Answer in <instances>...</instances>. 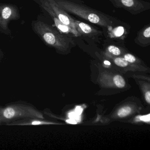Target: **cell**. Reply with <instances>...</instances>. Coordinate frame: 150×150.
<instances>
[{
	"instance_id": "obj_1",
	"label": "cell",
	"mask_w": 150,
	"mask_h": 150,
	"mask_svg": "<svg viewBox=\"0 0 150 150\" xmlns=\"http://www.w3.org/2000/svg\"><path fill=\"white\" fill-rule=\"evenodd\" d=\"M57 6L64 11L101 27L106 34L111 29L118 25H128L117 18L104 13L88 6L78 0H55Z\"/></svg>"
},
{
	"instance_id": "obj_2",
	"label": "cell",
	"mask_w": 150,
	"mask_h": 150,
	"mask_svg": "<svg viewBox=\"0 0 150 150\" xmlns=\"http://www.w3.org/2000/svg\"><path fill=\"white\" fill-rule=\"evenodd\" d=\"M31 27L35 34L49 47L64 51L74 44L73 37L60 33L57 29L40 20L33 21Z\"/></svg>"
},
{
	"instance_id": "obj_3",
	"label": "cell",
	"mask_w": 150,
	"mask_h": 150,
	"mask_svg": "<svg viewBox=\"0 0 150 150\" xmlns=\"http://www.w3.org/2000/svg\"><path fill=\"white\" fill-rule=\"evenodd\" d=\"M27 117L45 119L42 112L32 104L17 101L0 106V125Z\"/></svg>"
},
{
	"instance_id": "obj_4",
	"label": "cell",
	"mask_w": 150,
	"mask_h": 150,
	"mask_svg": "<svg viewBox=\"0 0 150 150\" xmlns=\"http://www.w3.org/2000/svg\"><path fill=\"white\" fill-rule=\"evenodd\" d=\"M21 18L18 7L12 4L0 3V32L10 35L12 31L8 27L11 21H17Z\"/></svg>"
},
{
	"instance_id": "obj_5",
	"label": "cell",
	"mask_w": 150,
	"mask_h": 150,
	"mask_svg": "<svg viewBox=\"0 0 150 150\" xmlns=\"http://www.w3.org/2000/svg\"><path fill=\"white\" fill-rule=\"evenodd\" d=\"M116 8H123L132 15L150 9V2L143 0H108Z\"/></svg>"
},
{
	"instance_id": "obj_6",
	"label": "cell",
	"mask_w": 150,
	"mask_h": 150,
	"mask_svg": "<svg viewBox=\"0 0 150 150\" xmlns=\"http://www.w3.org/2000/svg\"><path fill=\"white\" fill-rule=\"evenodd\" d=\"M75 29L78 31L80 37H84L89 39H99L103 34V31L96 28L88 23L74 19Z\"/></svg>"
},
{
	"instance_id": "obj_7",
	"label": "cell",
	"mask_w": 150,
	"mask_h": 150,
	"mask_svg": "<svg viewBox=\"0 0 150 150\" xmlns=\"http://www.w3.org/2000/svg\"><path fill=\"white\" fill-rule=\"evenodd\" d=\"M53 122L46 121L44 119L37 117H27L19 119L7 124L6 125H19V126H40V125H55Z\"/></svg>"
},
{
	"instance_id": "obj_8",
	"label": "cell",
	"mask_w": 150,
	"mask_h": 150,
	"mask_svg": "<svg viewBox=\"0 0 150 150\" xmlns=\"http://www.w3.org/2000/svg\"><path fill=\"white\" fill-rule=\"evenodd\" d=\"M134 42L137 44L142 46H148L150 45V24H146L138 32Z\"/></svg>"
},
{
	"instance_id": "obj_9",
	"label": "cell",
	"mask_w": 150,
	"mask_h": 150,
	"mask_svg": "<svg viewBox=\"0 0 150 150\" xmlns=\"http://www.w3.org/2000/svg\"><path fill=\"white\" fill-rule=\"evenodd\" d=\"M125 27H129V25H118L114 27L105 34L106 38L116 40L125 39V36L129 33Z\"/></svg>"
},
{
	"instance_id": "obj_10",
	"label": "cell",
	"mask_w": 150,
	"mask_h": 150,
	"mask_svg": "<svg viewBox=\"0 0 150 150\" xmlns=\"http://www.w3.org/2000/svg\"><path fill=\"white\" fill-rule=\"evenodd\" d=\"M107 52L111 55L115 56H120L122 53L121 49L119 47L114 45H110L107 48Z\"/></svg>"
},
{
	"instance_id": "obj_11",
	"label": "cell",
	"mask_w": 150,
	"mask_h": 150,
	"mask_svg": "<svg viewBox=\"0 0 150 150\" xmlns=\"http://www.w3.org/2000/svg\"><path fill=\"white\" fill-rule=\"evenodd\" d=\"M131 112L132 109L130 107L128 106L123 107L118 110L117 115L120 117H125L129 115Z\"/></svg>"
},
{
	"instance_id": "obj_12",
	"label": "cell",
	"mask_w": 150,
	"mask_h": 150,
	"mask_svg": "<svg viewBox=\"0 0 150 150\" xmlns=\"http://www.w3.org/2000/svg\"><path fill=\"white\" fill-rule=\"evenodd\" d=\"M114 81L117 87L122 88L125 87V82L123 78L119 75H116L114 77Z\"/></svg>"
},
{
	"instance_id": "obj_13",
	"label": "cell",
	"mask_w": 150,
	"mask_h": 150,
	"mask_svg": "<svg viewBox=\"0 0 150 150\" xmlns=\"http://www.w3.org/2000/svg\"><path fill=\"white\" fill-rule=\"evenodd\" d=\"M114 62L116 65L120 67H126L128 65V62L122 57L116 58L114 59Z\"/></svg>"
},
{
	"instance_id": "obj_14",
	"label": "cell",
	"mask_w": 150,
	"mask_h": 150,
	"mask_svg": "<svg viewBox=\"0 0 150 150\" xmlns=\"http://www.w3.org/2000/svg\"><path fill=\"white\" fill-rule=\"evenodd\" d=\"M124 58L128 62L130 63H133L136 62V58L132 54L130 53H126L124 55Z\"/></svg>"
},
{
	"instance_id": "obj_15",
	"label": "cell",
	"mask_w": 150,
	"mask_h": 150,
	"mask_svg": "<svg viewBox=\"0 0 150 150\" xmlns=\"http://www.w3.org/2000/svg\"><path fill=\"white\" fill-rule=\"evenodd\" d=\"M139 120L145 122H149L150 121V114L146 115L140 116H139Z\"/></svg>"
},
{
	"instance_id": "obj_16",
	"label": "cell",
	"mask_w": 150,
	"mask_h": 150,
	"mask_svg": "<svg viewBox=\"0 0 150 150\" xmlns=\"http://www.w3.org/2000/svg\"><path fill=\"white\" fill-rule=\"evenodd\" d=\"M145 100L148 103H150V92L149 91L146 92L145 96Z\"/></svg>"
},
{
	"instance_id": "obj_17",
	"label": "cell",
	"mask_w": 150,
	"mask_h": 150,
	"mask_svg": "<svg viewBox=\"0 0 150 150\" xmlns=\"http://www.w3.org/2000/svg\"><path fill=\"white\" fill-rule=\"evenodd\" d=\"M66 122L68 123L71 124H76L77 123V122L74 119H68L66 120Z\"/></svg>"
},
{
	"instance_id": "obj_18",
	"label": "cell",
	"mask_w": 150,
	"mask_h": 150,
	"mask_svg": "<svg viewBox=\"0 0 150 150\" xmlns=\"http://www.w3.org/2000/svg\"><path fill=\"white\" fill-rule=\"evenodd\" d=\"M4 53L2 51L1 49L0 48V61H1L2 59L4 58Z\"/></svg>"
},
{
	"instance_id": "obj_19",
	"label": "cell",
	"mask_w": 150,
	"mask_h": 150,
	"mask_svg": "<svg viewBox=\"0 0 150 150\" xmlns=\"http://www.w3.org/2000/svg\"><path fill=\"white\" fill-rule=\"evenodd\" d=\"M104 64H105L106 65H110V63L109 61H105L104 62Z\"/></svg>"
}]
</instances>
